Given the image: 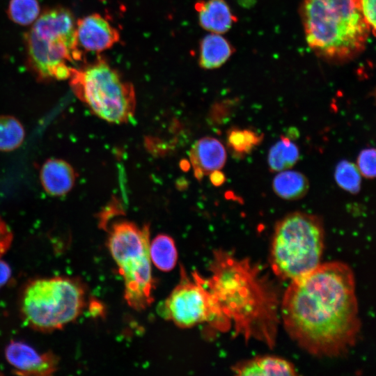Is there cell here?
I'll use <instances>...</instances> for the list:
<instances>
[{"label": "cell", "mask_w": 376, "mask_h": 376, "mask_svg": "<svg viewBox=\"0 0 376 376\" xmlns=\"http://www.w3.org/2000/svg\"><path fill=\"white\" fill-rule=\"evenodd\" d=\"M279 311L290 337L316 357L343 356L360 332L354 276L342 262L321 263L291 281Z\"/></svg>", "instance_id": "obj_1"}, {"label": "cell", "mask_w": 376, "mask_h": 376, "mask_svg": "<svg viewBox=\"0 0 376 376\" xmlns=\"http://www.w3.org/2000/svg\"><path fill=\"white\" fill-rule=\"evenodd\" d=\"M204 283L225 322L236 334L273 347L279 322L276 288L260 267L217 251Z\"/></svg>", "instance_id": "obj_2"}, {"label": "cell", "mask_w": 376, "mask_h": 376, "mask_svg": "<svg viewBox=\"0 0 376 376\" xmlns=\"http://www.w3.org/2000/svg\"><path fill=\"white\" fill-rule=\"evenodd\" d=\"M302 17L309 47L334 61L347 60L361 52L373 31L359 0H304Z\"/></svg>", "instance_id": "obj_3"}, {"label": "cell", "mask_w": 376, "mask_h": 376, "mask_svg": "<svg viewBox=\"0 0 376 376\" xmlns=\"http://www.w3.org/2000/svg\"><path fill=\"white\" fill-rule=\"evenodd\" d=\"M29 63L42 79H68L82 60L72 13L62 7L45 10L26 37Z\"/></svg>", "instance_id": "obj_4"}, {"label": "cell", "mask_w": 376, "mask_h": 376, "mask_svg": "<svg viewBox=\"0 0 376 376\" xmlns=\"http://www.w3.org/2000/svg\"><path fill=\"white\" fill-rule=\"evenodd\" d=\"M324 244L321 219L314 214L294 212L277 222L272 236L270 263L274 273L293 281L320 264Z\"/></svg>", "instance_id": "obj_5"}, {"label": "cell", "mask_w": 376, "mask_h": 376, "mask_svg": "<svg viewBox=\"0 0 376 376\" xmlns=\"http://www.w3.org/2000/svg\"><path fill=\"white\" fill-rule=\"evenodd\" d=\"M84 305V287L79 281L68 276L33 279L24 287L19 298L24 322L45 332L61 329L75 320Z\"/></svg>", "instance_id": "obj_6"}, {"label": "cell", "mask_w": 376, "mask_h": 376, "mask_svg": "<svg viewBox=\"0 0 376 376\" xmlns=\"http://www.w3.org/2000/svg\"><path fill=\"white\" fill-rule=\"evenodd\" d=\"M68 79L77 97L100 118L121 124L134 116V86L105 60L99 58L80 69L74 68Z\"/></svg>", "instance_id": "obj_7"}, {"label": "cell", "mask_w": 376, "mask_h": 376, "mask_svg": "<svg viewBox=\"0 0 376 376\" xmlns=\"http://www.w3.org/2000/svg\"><path fill=\"white\" fill-rule=\"evenodd\" d=\"M149 226L120 221L110 228L108 246L125 283V298L136 310L152 301V278L149 253Z\"/></svg>", "instance_id": "obj_8"}, {"label": "cell", "mask_w": 376, "mask_h": 376, "mask_svg": "<svg viewBox=\"0 0 376 376\" xmlns=\"http://www.w3.org/2000/svg\"><path fill=\"white\" fill-rule=\"evenodd\" d=\"M163 314L180 327L208 322L221 331L229 329L220 315L204 279L197 273L191 280L182 271L180 282L164 304Z\"/></svg>", "instance_id": "obj_9"}, {"label": "cell", "mask_w": 376, "mask_h": 376, "mask_svg": "<svg viewBox=\"0 0 376 376\" xmlns=\"http://www.w3.org/2000/svg\"><path fill=\"white\" fill-rule=\"evenodd\" d=\"M5 357L14 373L21 375H50L58 367L59 359L53 352L40 353L21 341L10 342L5 349Z\"/></svg>", "instance_id": "obj_10"}, {"label": "cell", "mask_w": 376, "mask_h": 376, "mask_svg": "<svg viewBox=\"0 0 376 376\" xmlns=\"http://www.w3.org/2000/svg\"><path fill=\"white\" fill-rule=\"evenodd\" d=\"M76 36L79 47L94 52L111 48L120 39L118 31L99 14L77 20Z\"/></svg>", "instance_id": "obj_11"}, {"label": "cell", "mask_w": 376, "mask_h": 376, "mask_svg": "<svg viewBox=\"0 0 376 376\" xmlns=\"http://www.w3.org/2000/svg\"><path fill=\"white\" fill-rule=\"evenodd\" d=\"M189 155L194 175L198 180L214 171L221 169L226 161L224 146L217 139L210 136L196 141Z\"/></svg>", "instance_id": "obj_12"}, {"label": "cell", "mask_w": 376, "mask_h": 376, "mask_svg": "<svg viewBox=\"0 0 376 376\" xmlns=\"http://www.w3.org/2000/svg\"><path fill=\"white\" fill-rule=\"evenodd\" d=\"M40 181L45 191L52 196L69 192L75 182V172L70 164L61 159H49L42 165Z\"/></svg>", "instance_id": "obj_13"}, {"label": "cell", "mask_w": 376, "mask_h": 376, "mask_svg": "<svg viewBox=\"0 0 376 376\" xmlns=\"http://www.w3.org/2000/svg\"><path fill=\"white\" fill-rule=\"evenodd\" d=\"M198 22L204 29L221 34L228 31L235 17L224 0L200 1L195 4Z\"/></svg>", "instance_id": "obj_14"}, {"label": "cell", "mask_w": 376, "mask_h": 376, "mask_svg": "<svg viewBox=\"0 0 376 376\" xmlns=\"http://www.w3.org/2000/svg\"><path fill=\"white\" fill-rule=\"evenodd\" d=\"M237 375H296L294 365L276 356H258L239 362L232 368Z\"/></svg>", "instance_id": "obj_15"}, {"label": "cell", "mask_w": 376, "mask_h": 376, "mask_svg": "<svg viewBox=\"0 0 376 376\" xmlns=\"http://www.w3.org/2000/svg\"><path fill=\"white\" fill-rule=\"evenodd\" d=\"M232 53V47L227 40L220 34L212 33L201 42L199 65L204 69L217 68L226 63Z\"/></svg>", "instance_id": "obj_16"}, {"label": "cell", "mask_w": 376, "mask_h": 376, "mask_svg": "<svg viewBox=\"0 0 376 376\" xmlns=\"http://www.w3.org/2000/svg\"><path fill=\"white\" fill-rule=\"evenodd\" d=\"M272 189L279 197L288 201H295L306 196L309 189V182L301 172L287 169L279 172L274 178Z\"/></svg>", "instance_id": "obj_17"}, {"label": "cell", "mask_w": 376, "mask_h": 376, "mask_svg": "<svg viewBox=\"0 0 376 376\" xmlns=\"http://www.w3.org/2000/svg\"><path fill=\"white\" fill-rule=\"evenodd\" d=\"M299 157L297 146L286 136H281V139L269 151L268 166L272 171L280 172L292 167Z\"/></svg>", "instance_id": "obj_18"}, {"label": "cell", "mask_w": 376, "mask_h": 376, "mask_svg": "<svg viewBox=\"0 0 376 376\" xmlns=\"http://www.w3.org/2000/svg\"><path fill=\"white\" fill-rule=\"evenodd\" d=\"M151 262L160 270L168 272L176 264L178 253L173 240L169 235L156 236L149 246Z\"/></svg>", "instance_id": "obj_19"}, {"label": "cell", "mask_w": 376, "mask_h": 376, "mask_svg": "<svg viewBox=\"0 0 376 376\" xmlns=\"http://www.w3.org/2000/svg\"><path fill=\"white\" fill-rule=\"evenodd\" d=\"M263 135L250 129L233 127L227 132V146L236 157L250 153L262 142Z\"/></svg>", "instance_id": "obj_20"}, {"label": "cell", "mask_w": 376, "mask_h": 376, "mask_svg": "<svg viewBox=\"0 0 376 376\" xmlns=\"http://www.w3.org/2000/svg\"><path fill=\"white\" fill-rule=\"evenodd\" d=\"M21 123L11 116H0V150L11 151L19 148L24 139Z\"/></svg>", "instance_id": "obj_21"}, {"label": "cell", "mask_w": 376, "mask_h": 376, "mask_svg": "<svg viewBox=\"0 0 376 376\" xmlns=\"http://www.w3.org/2000/svg\"><path fill=\"white\" fill-rule=\"evenodd\" d=\"M40 8L38 0H10L8 14L15 24H32L39 17Z\"/></svg>", "instance_id": "obj_22"}, {"label": "cell", "mask_w": 376, "mask_h": 376, "mask_svg": "<svg viewBox=\"0 0 376 376\" xmlns=\"http://www.w3.org/2000/svg\"><path fill=\"white\" fill-rule=\"evenodd\" d=\"M334 178L338 187L355 194L359 192L361 175L356 164L347 160L340 161L334 171Z\"/></svg>", "instance_id": "obj_23"}, {"label": "cell", "mask_w": 376, "mask_h": 376, "mask_svg": "<svg viewBox=\"0 0 376 376\" xmlns=\"http://www.w3.org/2000/svg\"><path fill=\"white\" fill-rule=\"evenodd\" d=\"M375 149L368 148L360 152L357 158V165L361 175L368 179L375 177Z\"/></svg>", "instance_id": "obj_24"}, {"label": "cell", "mask_w": 376, "mask_h": 376, "mask_svg": "<svg viewBox=\"0 0 376 376\" xmlns=\"http://www.w3.org/2000/svg\"><path fill=\"white\" fill-rule=\"evenodd\" d=\"M362 15L373 32L375 30V0H359Z\"/></svg>", "instance_id": "obj_25"}, {"label": "cell", "mask_w": 376, "mask_h": 376, "mask_svg": "<svg viewBox=\"0 0 376 376\" xmlns=\"http://www.w3.org/2000/svg\"><path fill=\"white\" fill-rule=\"evenodd\" d=\"M13 233L0 217V258L8 250L13 242Z\"/></svg>", "instance_id": "obj_26"}, {"label": "cell", "mask_w": 376, "mask_h": 376, "mask_svg": "<svg viewBox=\"0 0 376 376\" xmlns=\"http://www.w3.org/2000/svg\"><path fill=\"white\" fill-rule=\"evenodd\" d=\"M10 268L4 261L0 260V286L4 285L10 277Z\"/></svg>", "instance_id": "obj_27"}, {"label": "cell", "mask_w": 376, "mask_h": 376, "mask_svg": "<svg viewBox=\"0 0 376 376\" xmlns=\"http://www.w3.org/2000/svg\"><path fill=\"white\" fill-rule=\"evenodd\" d=\"M210 180L213 185L219 187L226 181V176L220 170H216L211 172L210 174Z\"/></svg>", "instance_id": "obj_28"}, {"label": "cell", "mask_w": 376, "mask_h": 376, "mask_svg": "<svg viewBox=\"0 0 376 376\" xmlns=\"http://www.w3.org/2000/svg\"><path fill=\"white\" fill-rule=\"evenodd\" d=\"M1 374H2V373H0V375H1Z\"/></svg>", "instance_id": "obj_29"}]
</instances>
